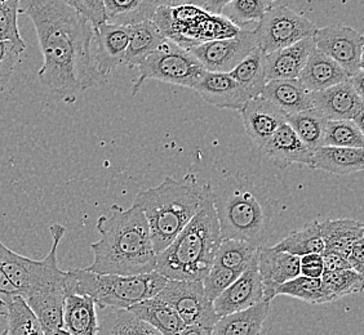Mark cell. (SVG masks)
Here are the masks:
<instances>
[{"mask_svg":"<svg viewBox=\"0 0 364 335\" xmlns=\"http://www.w3.org/2000/svg\"><path fill=\"white\" fill-rule=\"evenodd\" d=\"M18 13L34 23L44 58L38 71L43 85L61 98H73L100 83L93 28L77 9L63 0H18Z\"/></svg>","mask_w":364,"mask_h":335,"instance_id":"1","label":"cell"},{"mask_svg":"<svg viewBox=\"0 0 364 335\" xmlns=\"http://www.w3.org/2000/svg\"><path fill=\"white\" fill-rule=\"evenodd\" d=\"M96 230L101 238L91 245L93 262L87 271L122 276L154 273L156 253L150 229L136 204L128 209L112 205L110 216L98 218Z\"/></svg>","mask_w":364,"mask_h":335,"instance_id":"2","label":"cell"},{"mask_svg":"<svg viewBox=\"0 0 364 335\" xmlns=\"http://www.w3.org/2000/svg\"><path fill=\"white\" fill-rule=\"evenodd\" d=\"M221 241L215 191L210 187L193 219L156 254L154 271L167 280L202 281L213 265Z\"/></svg>","mask_w":364,"mask_h":335,"instance_id":"3","label":"cell"},{"mask_svg":"<svg viewBox=\"0 0 364 335\" xmlns=\"http://www.w3.org/2000/svg\"><path fill=\"white\" fill-rule=\"evenodd\" d=\"M212 185H200L194 173L181 180L166 177L161 185L141 191L134 204L146 218L156 254L164 251L200 209Z\"/></svg>","mask_w":364,"mask_h":335,"instance_id":"4","label":"cell"},{"mask_svg":"<svg viewBox=\"0 0 364 335\" xmlns=\"http://www.w3.org/2000/svg\"><path fill=\"white\" fill-rule=\"evenodd\" d=\"M167 281L155 271L137 276H122L77 268L69 270L68 287L75 293L91 297L101 309H128L142 300L155 297Z\"/></svg>","mask_w":364,"mask_h":335,"instance_id":"5","label":"cell"},{"mask_svg":"<svg viewBox=\"0 0 364 335\" xmlns=\"http://www.w3.org/2000/svg\"><path fill=\"white\" fill-rule=\"evenodd\" d=\"M215 209L223 240H240L257 248L265 245L272 214L253 191L231 187L220 195L215 192Z\"/></svg>","mask_w":364,"mask_h":335,"instance_id":"6","label":"cell"},{"mask_svg":"<svg viewBox=\"0 0 364 335\" xmlns=\"http://www.w3.org/2000/svg\"><path fill=\"white\" fill-rule=\"evenodd\" d=\"M151 21L167 40L188 50L237 35L240 30L223 14L216 16L196 7H158Z\"/></svg>","mask_w":364,"mask_h":335,"instance_id":"7","label":"cell"},{"mask_svg":"<svg viewBox=\"0 0 364 335\" xmlns=\"http://www.w3.org/2000/svg\"><path fill=\"white\" fill-rule=\"evenodd\" d=\"M49 230L53 243L48 256L42 260L22 257L0 241V270L17 287L22 298L43 287H65L68 284L69 273L63 271L57 260V249L66 230L58 224H52Z\"/></svg>","mask_w":364,"mask_h":335,"instance_id":"8","label":"cell"},{"mask_svg":"<svg viewBox=\"0 0 364 335\" xmlns=\"http://www.w3.org/2000/svg\"><path fill=\"white\" fill-rule=\"evenodd\" d=\"M137 67L140 75L134 83L132 96H136L147 80H158L194 89L205 72L202 63L188 49L181 48L167 39Z\"/></svg>","mask_w":364,"mask_h":335,"instance_id":"9","label":"cell"},{"mask_svg":"<svg viewBox=\"0 0 364 335\" xmlns=\"http://www.w3.org/2000/svg\"><path fill=\"white\" fill-rule=\"evenodd\" d=\"M316 30L313 22L287 6L270 8L255 28L257 47L265 55L313 36Z\"/></svg>","mask_w":364,"mask_h":335,"instance_id":"10","label":"cell"},{"mask_svg":"<svg viewBox=\"0 0 364 335\" xmlns=\"http://www.w3.org/2000/svg\"><path fill=\"white\" fill-rule=\"evenodd\" d=\"M155 297L173 308L185 326L212 328L220 319L213 302L204 293L202 281L168 280Z\"/></svg>","mask_w":364,"mask_h":335,"instance_id":"11","label":"cell"},{"mask_svg":"<svg viewBox=\"0 0 364 335\" xmlns=\"http://www.w3.org/2000/svg\"><path fill=\"white\" fill-rule=\"evenodd\" d=\"M257 47L255 28H240L237 35L203 43L190 53L210 72H230Z\"/></svg>","mask_w":364,"mask_h":335,"instance_id":"12","label":"cell"},{"mask_svg":"<svg viewBox=\"0 0 364 335\" xmlns=\"http://www.w3.org/2000/svg\"><path fill=\"white\" fill-rule=\"evenodd\" d=\"M316 49L340 65L349 75L363 70L364 38L357 30L341 23L316 28Z\"/></svg>","mask_w":364,"mask_h":335,"instance_id":"13","label":"cell"},{"mask_svg":"<svg viewBox=\"0 0 364 335\" xmlns=\"http://www.w3.org/2000/svg\"><path fill=\"white\" fill-rule=\"evenodd\" d=\"M313 106L328 120H353L363 129L364 104L353 84L346 80L311 93Z\"/></svg>","mask_w":364,"mask_h":335,"instance_id":"14","label":"cell"},{"mask_svg":"<svg viewBox=\"0 0 364 335\" xmlns=\"http://www.w3.org/2000/svg\"><path fill=\"white\" fill-rule=\"evenodd\" d=\"M257 270L264 300L272 302L277 297L278 287L300 275V257L264 245L259 248Z\"/></svg>","mask_w":364,"mask_h":335,"instance_id":"15","label":"cell"},{"mask_svg":"<svg viewBox=\"0 0 364 335\" xmlns=\"http://www.w3.org/2000/svg\"><path fill=\"white\" fill-rule=\"evenodd\" d=\"M240 115L245 132L261 148H264L280 126L287 123V114L262 96L251 98L240 110Z\"/></svg>","mask_w":364,"mask_h":335,"instance_id":"16","label":"cell"},{"mask_svg":"<svg viewBox=\"0 0 364 335\" xmlns=\"http://www.w3.org/2000/svg\"><path fill=\"white\" fill-rule=\"evenodd\" d=\"M261 300H264V292L256 265L242 273L213 300V309L218 317H223L253 307Z\"/></svg>","mask_w":364,"mask_h":335,"instance_id":"17","label":"cell"},{"mask_svg":"<svg viewBox=\"0 0 364 335\" xmlns=\"http://www.w3.org/2000/svg\"><path fill=\"white\" fill-rule=\"evenodd\" d=\"M128 39V26L104 22L93 28V40L96 42L95 62L102 79L124 62Z\"/></svg>","mask_w":364,"mask_h":335,"instance_id":"18","label":"cell"},{"mask_svg":"<svg viewBox=\"0 0 364 335\" xmlns=\"http://www.w3.org/2000/svg\"><path fill=\"white\" fill-rule=\"evenodd\" d=\"M207 104L218 109L240 110L251 99L248 93L239 85L229 72L205 71L194 88Z\"/></svg>","mask_w":364,"mask_h":335,"instance_id":"19","label":"cell"},{"mask_svg":"<svg viewBox=\"0 0 364 335\" xmlns=\"http://www.w3.org/2000/svg\"><path fill=\"white\" fill-rule=\"evenodd\" d=\"M262 150L273 161L274 165L279 169H286L294 164L310 167L313 158V151L300 140L287 123L278 128Z\"/></svg>","mask_w":364,"mask_h":335,"instance_id":"20","label":"cell"},{"mask_svg":"<svg viewBox=\"0 0 364 335\" xmlns=\"http://www.w3.org/2000/svg\"><path fill=\"white\" fill-rule=\"evenodd\" d=\"M316 48L313 36L294 43L287 48L275 50L265 56L267 82L280 79H299L311 50Z\"/></svg>","mask_w":364,"mask_h":335,"instance_id":"21","label":"cell"},{"mask_svg":"<svg viewBox=\"0 0 364 335\" xmlns=\"http://www.w3.org/2000/svg\"><path fill=\"white\" fill-rule=\"evenodd\" d=\"M66 285L43 287L23 298L30 309L36 314L44 334L63 329V303Z\"/></svg>","mask_w":364,"mask_h":335,"instance_id":"22","label":"cell"},{"mask_svg":"<svg viewBox=\"0 0 364 335\" xmlns=\"http://www.w3.org/2000/svg\"><path fill=\"white\" fill-rule=\"evenodd\" d=\"M63 329L71 335H97L98 314L91 297L77 294L66 285Z\"/></svg>","mask_w":364,"mask_h":335,"instance_id":"23","label":"cell"},{"mask_svg":"<svg viewBox=\"0 0 364 335\" xmlns=\"http://www.w3.org/2000/svg\"><path fill=\"white\" fill-rule=\"evenodd\" d=\"M349 77L350 75L340 65L314 48L302 69L299 80L309 92L314 93L346 82Z\"/></svg>","mask_w":364,"mask_h":335,"instance_id":"24","label":"cell"},{"mask_svg":"<svg viewBox=\"0 0 364 335\" xmlns=\"http://www.w3.org/2000/svg\"><path fill=\"white\" fill-rule=\"evenodd\" d=\"M261 96L287 115L314 107L311 92L299 79L270 80L265 84Z\"/></svg>","mask_w":364,"mask_h":335,"instance_id":"25","label":"cell"},{"mask_svg":"<svg viewBox=\"0 0 364 335\" xmlns=\"http://www.w3.org/2000/svg\"><path fill=\"white\" fill-rule=\"evenodd\" d=\"M310 168L340 175L362 172L364 168L363 148L318 147L313 151Z\"/></svg>","mask_w":364,"mask_h":335,"instance_id":"26","label":"cell"},{"mask_svg":"<svg viewBox=\"0 0 364 335\" xmlns=\"http://www.w3.org/2000/svg\"><path fill=\"white\" fill-rule=\"evenodd\" d=\"M270 311V302L261 300L253 307L226 314L212 326V335H261Z\"/></svg>","mask_w":364,"mask_h":335,"instance_id":"27","label":"cell"},{"mask_svg":"<svg viewBox=\"0 0 364 335\" xmlns=\"http://www.w3.org/2000/svg\"><path fill=\"white\" fill-rule=\"evenodd\" d=\"M127 311L158 330L161 335H178L186 328L175 309L156 297L142 300Z\"/></svg>","mask_w":364,"mask_h":335,"instance_id":"28","label":"cell"},{"mask_svg":"<svg viewBox=\"0 0 364 335\" xmlns=\"http://www.w3.org/2000/svg\"><path fill=\"white\" fill-rule=\"evenodd\" d=\"M324 251L348 257L353 245L364 238V224L355 219H327L319 222Z\"/></svg>","mask_w":364,"mask_h":335,"instance_id":"29","label":"cell"},{"mask_svg":"<svg viewBox=\"0 0 364 335\" xmlns=\"http://www.w3.org/2000/svg\"><path fill=\"white\" fill-rule=\"evenodd\" d=\"M129 39L127 47L124 62L129 69L139 66L150 53L159 48L166 40L154 22H139L128 26Z\"/></svg>","mask_w":364,"mask_h":335,"instance_id":"30","label":"cell"},{"mask_svg":"<svg viewBox=\"0 0 364 335\" xmlns=\"http://www.w3.org/2000/svg\"><path fill=\"white\" fill-rule=\"evenodd\" d=\"M106 22L131 26L139 22L153 20L156 0H104Z\"/></svg>","mask_w":364,"mask_h":335,"instance_id":"31","label":"cell"},{"mask_svg":"<svg viewBox=\"0 0 364 335\" xmlns=\"http://www.w3.org/2000/svg\"><path fill=\"white\" fill-rule=\"evenodd\" d=\"M265 56L267 55L259 47H256L234 70L229 72L230 77L251 98L261 96L262 89L267 83Z\"/></svg>","mask_w":364,"mask_h":335,"instance_id":"32","label":"cell"},{"mask_svg":"<svg viewBox=\"0 0 364 335\" xmlns=\"http://www.w3.org/2000/svg\"><path fill=\"white\" fill-rule=\"evenodd\" d=\"M98 320L97 335H161L127 309L105 308Z\"/></svg>","mask_w":364,"mask_h":335,"instance_id":"33","label":"cell"},{"mask_svg":"<svg viewBox=\"0 0 364 335\" xmlns=\"http://www.w3.org/2000/svg\"><path fill=\"white\" fill-rule=\"evenodd\" d=\"M257 246L240 240L224 238L218 246L213 265L242 275L248 268L257 265Z\"/></svg>","mask_w":364,"mask_h":335,"instance_id":"34","label":"cell"},{"mask_svg":"<svg viewBox=\"0 0 364 335\" xmlns=\"http://www.w3.org/2000/svg\"><path fill=\"white\" fill-rule=\"evenodd\" d=\"M327 121L328 119L316 107L287 115L288 126L311 151L323 146Z\"/></svg>","mask_w":364,"mask_h":335,"instance_id":"35","label":"cell"},{"mask_svg":"<svg viewBox=\"0 0 364 335\" xmlns=\"http://www.w3.org/2000/svg\"><path fill=\"white\" fill-rule=\"evenodd\" d=\"M275 251L289 253L296 257L306 254H322L324 243L319 230V221H313L301 230L292 231L288 236L273 246Z\"/></svg>","mask_w":364,"mask_h":335,"instance_id":"36","label":"cell"},{"mask_svg":"<svg viewBox=\"0 0 364 335\" xmlns=\"http://www.w3.org/2000/svg\"><path fill=\"white\" fill-rule=\"evenodd\" d=\"M0 314L7 319V329L0 335H44L36 314L21 295L14 297Z\"/></svg>","mask_w":364,"mask_h":335,"instance_id":"37","label":"cell"},{"mask_svg":"<svg viewBox=\"0 0 364 335\" xmlns=\"http://www.w3.org/2000/svg\"><path fill=\"white\" fill-rule=\"evenodd\" d=\"M278 295H287L296 300H302L308 304H326L331 303L328 294L324 289L322 279H310L299 275L297 278L289 280L286 284L278 287Z\"/></svg>","mask_w":364,"mask_h":335,"instance_id":"38","label":"cell"},{"mask_svg":"<svg viewBox=\"0 0 364 335\" xmlns=\"http://www.w3.org/2000/svg\"><path fill=\"white\" fill-rule=\"evenodd\" d=\"M321 279L331 302L363 292V275L355 273L354 270L324 273Z\"/></svg>","mask_w":364,"mask_h":335,"instance_id":"39","label":"cell"},{"mask_svg":"<svg viewBox=\"0 0 364 335\" xmlns=\"http://www.w3.org/2000/svg\"><path fill=\"white\" fill-rule=\"evenodd\" d=\"M323 146L363 148V131L353 120H328Z\"/></svg>","mask_w":364,"mask_h":335,"instance_id":"40","label":"cell"},{"mask_svg":"<svg viewBox=\"0 0 364 335\" xmlns=\"http://www.w3.org/2000/svg\"><path fill=\"white\" fill-rule=\"evenodd\" d=\"M273 0H231L224 8L223 16L232 22L237 28L259 22L264 14L272 8Z\"/></svg>","mask_w":364,"mask_h":335,"instance_id":"41","label":"cell"},{"mask_svg":"<svg viewBox=\"0 0 364 335\" xmlns=\"http://www.w3.org/2000/svg\"><path fill=\"white\" fill-rule=\"evenodd\" d=\"M18 0H0V42H11L25 50L26 44L18 30Z\"/></svg>","mask_w":364,"mask_h":335,"instance_id":"42","label":"cell"},{"mask_svg":"<svg viewBox=\"0 0 364 335\" xmlns=\"http://www.w3.org/2000/svg\"><path fill=\"white\" fill-rule=\"evenodd\" d=\"M239 276H240L239 273L230 271L228 268L212 265V268L202 280L204 293L207 295V298L210 302H213L220 294L224 292L225 289L230 287Z\"/></svg>","mask_w":364,"mask_h":335,"instance_id":"43","label":"cell"},{"mask_svg":"<svg viewBox=\"0 0 364 335\" xmlns=\"http://www.w3.org/2000/svg\"><path fill=\"white\" fill-rule=\"evenodd\" d=\"M23 50L11 42H0V93L6 89Z\"/></svg>","mask_w":364,"mask_h":335,"instance_id":"44","label":"cell"},{"mask_svg":"<svg viewBox=\"0 0 364 335\" xmlns=\"http://www.w3.org/2000/svg\"><path fill=\"white\" fill-rule=\"evenodd\" d=\"M74 9L87 18L93 28L106 22L104 0H74Z\"/></svg>","mask_w":364,"mask_h":335,"instance_id":"45","label":"cell"},{"mask_svg":"<svg viewBox=\"0 0 364 335\" xmlns=\"http://www.w3.org/2000/svg\"><path fill=\"white\" fill-rule=\"evenodd\" d=\"M324 273L322 254H306L300 257V275L310 279H321Z\"/></svg>","mask_w":364,"mask_h":335,"instance_id":"46","label":"cell"},{"mask_svg":"<svg viewBox=\"0 0 364 335\" xmlns=\"http://www.w3.org/2000/svg\"><path fill=\"white\" fill-rule=\"evenodd\" d=\"M323 263H324V273H335V271H343V270H351L348 259L332 253V251H324L322 253Z\"/></svg>","mask_w":364,"mask_h":335,"instance_id":"47","label":"cell"},{"mask_svg":"<svg viewBox=\"0 0 364 335\" xmlns=\"http://www.w3.org/2000/svg\"><path fill=\"white\" fill-rule=\"evenodd\" d=\"M364 238L358 240L355 244L353 245L351 251L348 254V262L350 265L351 270H354L355 273H362L363 275L364 271Z\"/></svg>","mask_w":364,"mask_h":335,"instance_id":"48","label":"cell"},{"mask_svg":"<svg viewBox=\"0 0 364 335\" xmlns=\"http://www.w3.org/2000/svg\"><path fill=\"white\" fill-rule=\"evenodd\" d=\"M207 0H156L158 7H196L204 9Z\"/></svg>","mask_w":364,"mask_h":335,"instance_id":"49","label":"cell"},{"mask_svg":"<svg viewBox=\"0 0 364 335\" xmlns=\"http://www.w3.org/2000/svg\"><path fill=\"white\" fill-rule=\"evenodd\" d=\"M231 0H207V4L204 11H207L208 13L221 16L224 8L230 3Z\"/></svg>","mask_w":364,"mask_h":335,"instance_id":"50","label":"cell"},{"mask_svg":"<svg viewBox=\"0 0 364 335\" xmlns=\"http://www.w3.org/2000/svg\"><path fill=\"white\" fill-rule=\"evenodd\" d=\"M178 335H212V328L186 326Z\"/></svg>","mask_w":364,"mask_h":335,"instance_id":"51","label":"cell"},{"mask_svg":"<svg viewBox=\"0 0 364 335\" xmlns=\"http://www.w3.org/2000/svg\"><path fill=\"white\" fill-rule=\"evenodd\" d=\"M349 82L353 84V87L355 88V91L360 94V96H363V70H359L358 72H355L354 75H351L349 77Z\"/></svg>","mask_w":364,"mask_h":335,"instance_id":"52","label":"cell"},{"mask_svg":"<svg viewBox=\"0 0 364 335\" xmlns=\"http://www.w3.org/2000/svg\"><path fill=\"white\" fill-rule=\"evenodd\" d=\"M44 335H71L69 331H66L65 329H60V330H56V331H53V333H49V334Z\"/></svg>","mask_w":364,"mask_h":335,"instance_id":"53","label":"cell"},{"mask_svg":"<svg viewBox=\"0 0 364 335\" xmlns=\"http://www.w3.org/2000/svg\"><path fill=\"white\" fill-rule=\"evenodd\" d=\"M63 3H66V4H69L70 7L74 8V0H63Z\"/></svg>","mask_w":364,"mask_h":335,"instance_id":"54","label":"cell"}]
</instances>
